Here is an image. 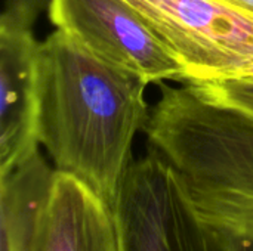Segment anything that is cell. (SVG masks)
I'll list each match as a JSON object with an SVG mask.
<instances>
[{"label": "cell", "mask_w": 253, "mask_h": 251, "mask_svg": "<svg viewBox=\"0 0 253 251\" xmlns=\"http://www.w3.org/2000/svg\"><path fill=\"white\" fill-rule=\"evenodd\" d=\"M49 16L102 61L142 81H187L182 64L127 0H47Z\"/></svg>", "instance_id": "obj_5"}, {"label": "cell", "mask_w": 253, "mask_h": 251, "mask_svg": "<svg viewBox=\"0 0 253 251\" xmlns=\"http://www.w3.org/2000/svg\"><path fill=\"white\" fill-rule=\"evenodd\" d=\"M216 1L253 18V0H216Z\"/></svg>", "instance_id": "obj_11"}, {"label": "cell", "mask_w": 253, "mask_h": 251, "mask_svg": "<svg viewBox=\"0 0 253 251\" xmlns=\"http://www.w3.org/2000/svg\"><path fill=\"white\" fill-rule=\"evenodd\" d=\"M55 173L39 149L0 173L1 251H30Z\"/></svg>", "instance_id": "obj_8"}, {"label": "cell", "mask_w": 253, "mask_h": 251, "mask_svg": "<svg viewBox=\"0 0 253 251\" xmlns=\"http://www.w3.org/2000/svg\"><path fill=\"white\" fill-rule=\"evenodd\" d=\"M135 74L102 61L61 30L39 47V143L58 172L113 206L150 111Z\"/></svg>", "instance_id": "obj_1"}, {"label": "cell", "mask_w": 253, "mask_h": 251, "mask_svg": "<svg viewBox=\"0 0 253 251\" xmlns=\"http://www.w3.org/2000/svg\"><path fill=\"white\" fill-rule=\"evenodd\" d=\"M191 198L203 219L231 250L253 251V198L227 195H191Z\"/></svg>", "instance_id": "obj_9"}, {"label": "cell", "mask_w": 253, "mask_h": 251, "mask_svg": "<svg viewBox=\"0 0 253 251\" xmlns=\"http://www.w3.org/2000/svg\"><path fill=\"white\" fill-rule=\"evenodd\" d=\"M211 99L228 104L253 114V75H239L230 78L190 81Z\"/></svg>", "instance_id": "obj_10"}, {"label": "cell", "mask_w": 253, "mask_h": 251, "mask_svg": "<svg viewBox=\"0 0 253 251\" xmlns=\"http://www.w3.org/2000/svg\"><path fill=\"white\" fill-rule=\"evenodd\" d=\"M251 74H252V75H253V71H252V72H251Z\"/></svg>", "instance_id": "obj_13"}, {"label": "cell", "mask_w": 253, "mask_h": 251, "mask_svg": "<svg viewBox=\"0 0 253 251\" xmlns=\"http://www.w3.org/2000/svg\"><path fill=\"white\" fill-rule=\"evenodd\" d=\"M111 209L119 251H233L153 146L130 163Z\"/></svg>", "instance_id": "obj_3"}, {"label": "cell", "mask_w": 253, "mask_h": 251, "mask_svg": "<svg viewBox=\"0 0 253 251\" xmlns=\"http://www.w3.org/2000/svg\"><path fill=\"white\" fill-rule=\"evenodd\" d=\"M36 18L6 3L0 19V173L39 149V47Z\"/></svg>", "instance_id": "obj_6"}, {"label": "cell", "mask_w": 253, "mask_h": 251, "mask_svg": "<svg viewBox=\"0 0 253 251\" xmlns=\"http://www.w3.org/2000/svg\"><path fill=\"white\" fill-rule=\"evenodd\" d=\"M127 1L182 64L187 81L230 78L253 71L251 16L216 0Z\"/></svg>", "instance_id": "obj_4"}, {"label": "cell", "mask_w": 253, "mask_h": 251, "mask_svg": "<svg viewBox=\"0 0 253 251\" xmlns=\"http://www.w3.org/2000/svg\"><path fill=\"white\" fill-rule=\"evenodd\" d=\"M44 1H47V0H7V3H13V4L24 7L27 12H30L36 18H37L40 9L44 6Z\"/></svg>", "instance_id": "obj_12"}, {"label": "cell", "mask_w": 253, "mask_h": 251, "mask_svg": "<svg viewBox=\"0 0 253 251\" xmlns=\"http://www.w3.org/2000/svg\"><path fill=\"white\" fill-rule=\"evenodd\" d=\"M144 129L191 195L253 198V114L208 98L193 83L162 84Z\"/></svg>", "instance_id": "obj_2"}, {"label": "cell", "mask_w": 253, "mask_h": 251, "mask_svg": "<svg viewBox=\"0 0 253 251\" xmlns=\"http://www.w3.org/2000/svg\"><path fill=\"white\" fill-rule=\"evenodd\" d=\"M30 251H119L111 206L77 178L56 170Z\"/></svg>", "instance_id": "obj_7"}]
</instances>
